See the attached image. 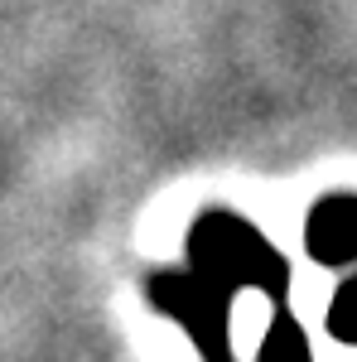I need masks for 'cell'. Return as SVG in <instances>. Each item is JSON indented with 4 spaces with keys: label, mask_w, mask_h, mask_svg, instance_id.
I'll return each mask as SVG.
<instances>
[{
    "label": "cell",
    "mask_w": 357,
    "mask_h": 362,
    "mask_svg": "<svg viewBox=\"0 0 357 362\" xmlns=\"http://www.w3.org/2000/svg\"><path fill=\"white\" fill-rule=\"evenodd\" d=\"M309 247L324 261H357V198H329L314 218H309ZM357 324V290L338 305V329L348 334Z\"/></svg>",
    "instance_id": "cell-2"
},
{
    "label": "cell",
    "mask_w": 357,
    "mask_h": 362,
    "mask_svg": "<svg viewBox=\"0 0 357 362\" xmlns=\"http://www.w3.org/2000/svg\"><path fill=\"white\" fill-rule=\"evenodd\" d=\"M193 256L208 266V271H218V276H237L247 280V285H261V280H280V261H275L266 242L251 232L247 223H237V218H203V223L193 227Z\"/></svg>",
    "instance_id": "cell-1"
}]
</instances>
